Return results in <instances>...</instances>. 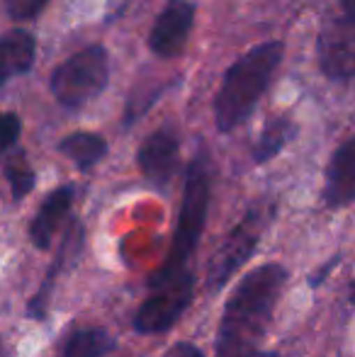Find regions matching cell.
<instances>
[{
    "label": "cell",
    "instance_id": "d6986e66",
    "mask_svg": "<svg viewBox=\"0 0 355 357\" xmlns=\"http://www.w3.org/2000/svg\"><path fill=\"white\" fill-rule=\"evenodd\" d=\"M20 134H22V119L15 112L0 114V155L8 153V151L17 144Z\"/></svg>",
    "mask_w": 355,
    "mask_h": 357
},
{
    "label": "cell",
    "instance_id": "6da1fadb",
    "mask_svg": "<svg viewBox=\"0 0 355 357\" xmlns=\"http://www.w3.org/2000/svg\"><path fill=\"white\" fill-rule=\"evenodd\" d=\"M287 284V270L280 263L258 265L234 287L222 311L214 350L219 357H241L256 353L266 338L275 306Z\"/></svg>",
    "mask_w": 355,
    "mask_h": 357
},
{
    "label": "cell",
    "instance_id": "ba28073f",
    "mask_svg": "<svg viewBox=\"0 0 355 357\" xmlns=\"http://www.w3.org/2000/svg\"><path fill=\"white\" fill-rule=\"evenodd\" d=\"M197 8L190 0H171L153 20L149 32V49L161 59H176L185 49L195 27Z\"/></svg>",
    "mask_w": 355,
    "mask_h": 357
},
{
    "label": "cell",
    "instance_id": "30bf717a",
    "mask_svg": "<svg viewBox=\"0 0 355 357\" xmlns=\"http://www.w3.org/2000/svg\"><path fill=\"white\" fill-rule=\"evenodd\" d=\"M324 202L338 209L355 202V137L333 151L324 175Z\"/></svg>",
    "mask_w": 355,
    "mask_h": 357
},
{
    "label": "cell",
    "instance_id": "277c9868",
    "mask_svg": "<svg viewBox=\"0 0 355 357\" xmlns=\"http://www.w3.org/2000/svg\"><path fill=\"white\" fill-rule=\"evenodd\" d=\"M109 83V54L103 44H93L63 63H59L49 80L54 100L66 109H78L105 93Z\"/></svg>",
    "mask_w": 355,
    "mask_h": 357
},
{
    "label": "cell",
    "instance_id": "ac0fdd59",
    "mask_svg": "<svg viewBox=\"0 0 355 357\" xmlns=\"http://www.w3.org/2000/svg\"><path fill=\"white\" fill-rule=\"evenodd\" d=\"M52 0H3V8L8 13V17L15 20V22H29L37 15H42V10Z\"/></svg>",
    "mask_w": 355,
    "mask_h": 357
},
{
    "label": "cell",
    "instance_id": "5bb4252c",
    "mask_svg": "<svg viewBox=\"0 0 355 357\" xmlns=\"http://www.w3.org/2000/svg\"><path fill=\"white\" fill-rule=\"evenodd\" d=\"M59 151L71 158L78 170H90L107 155V142L95 132H73L59 142Z\"/></svg>",
    "mask_w": 355,
    "mask_h": 357
},
{
    "label": "cell",
    "instance_id": "cb8c5ba5",
    "mask_svg": "<svg viewBox=\"0 0 355 357\" xmlns=\"http://www.w3.org/2000/svg\"><path fill=\"white\" fill-rule=\"evenodd\" d=\"M0 357H5V345H3V340H0Z\"/></svg>",
    "mask_w": 355,
    "mask_h": 357
},
{
    "label": "cell",
    "instance_id": "9a60e30c",
    "mask_svg": "<svg viewBox=\"0 0 355 357\" xmlns=\"http://www.w3.org/2000/svg\"><path fill=\"white\" fill-rule=\"evenodd\" d=\"M114 345V338L105 328H76L66 335L56 357H105Z\"/></svg>",
    "mask_w": 355,
    "mask_h": 357
},
{
    "label": "cell",
    "instance_id": "7402d4cb",
    "mask_svg": "<svg viewBox=\"0 0 355 357\" xmlns=\"http://www.w3.org/2000/svg\"><path fill=\"white\" fill-rule=\"evenodd\" d=\"M341 10H343V17L355 22V0H341Z\"/></svg>",
    "mask_w": 355,
    "mask_h": 357
},
{
    "label": "cell",
    "instance_id": "e0dca14e",
    "mask_svg": "<svg viewBox=\"0 0 355 357\" xmlns=\"http://www.w3.org/2000/svg\"><path fill=\"white\" fill-rule=\"evenodd\" d=\"M3 173H5V180H8L10 190H13V199H24L34 190V183H37L34 170H32V165H29L27 155L20 153V151L10 155Z\"/></svg>",
    "mask_w": 355,
    "mask_h": 357
},
{
    "label": "cell",
    "instance_id": "9c48e42d",
    "mask_svg": "<svg viewBox=\"0 0 355 357\" xmlns=\"http://www.w3.org/2000/svg\"><path fill=\"white\" fill-rule=\"evenodd\" d=\"M178 160H180V142H178V134L171 127L156 129L151 137H146V142L139 146V153H137L139 170L156 188H168L171 185V180L176 178Z\"/></svg>",
    "mask_w": 355,
    "mask_h": 357
},
{
    "label": "cell",
    "instance_id": "52a82bcc",
    "mask_svg": "<svg viewBox=\"0 0 355 357\" xmlns=\"http://www.w3.org/2000/svg\"><path fill=\"white\" fill-rule=\"evenodd\" d=\"M317 56L328 80L343 83L355 78V22L343 15L328 20L319 32Z\"/></svg>",
    "mask_w": 355,
    "mask_h": 357
},
{
    "label": "cell",
    "instance_id": "603a6c76",
    "mask_svg": "<svg viewBox=\"0 0 355 357\" xmlns=\"http://www.w3.org/2000/svg\"><path fill=\"white\" fill-rule=\"evenodd\" d=\"M241 357H278V355H273V353H248V355H241Z\"/></svg>",
    "mask_w": 355,
    "mask_h": 357
},
{
    "label": "cell",
    "instance_id": "2e32d148",
    "mask_svg": "<svg viewBox=\"0 0 355 357\" xmlns=\"http://www.w3.org/2000/svg\"><path fill=\"white\" fill-rule=\"evenodd\" d=\"M294 134H297V127H294V122L289 117L268 119L256 146H253V160H256L258 165L268 163L270 158H275L285 146L292 142Z\"/></svg>",
    "mask_w": 355,
    "mask_h": 357
},
{
    "label": "cell",
    "instance_id": "7a4b0ae2",
    "mask_svg": "<svg viewBox=\"0 0 355 357\" xmlns=\"http://www.w3.org/2000/svg\"><path fill=\"white\" fill-rule=\"evenodd\" d=\"M282 56L285 44L273 39L251 47L229 66L214 98V124L219 132H234L256 112V105L268 93Z\"/></svg>",
    "mask_w": 355,
    "mask_h": 357
},
{
    "label": "cell",
    "instance_id": "3957f363",
    "mask_svg": "<svg viewBox=\"0 0 355 357\" xmlns=\"http://www.w3.org/2000/svg\"><path fill=\"white\" fill-rule=\"evenodd\" d=\"M209 199H212V168H209L207 155H195L185 173V190L180 199V212L173 231L171 250L163 260L161 270L156 275L161 278H180V275L192 273L190 260L197 250L202 238L204 224L209 214Z\"/></svg>",
    "mask_w": 355,
    "mask_h": 357
},
{
    "label": "cell",
    "instance_id": "5b68a950",
    "mask_svg": "<svg viewBox=\"0 0 355 357\" xmlns=\"http://www.w3.org/2000/svg\"><path fill=\"white\" fill-rule=\"evenodd\" d=\"M275 216V202L273 199H258L248 207V212L241 216L236 226L232 229V234L227 236V241L222 243V248L214 253L212 263L207 270V289L219 291L239 270L246 265V260L253 255V250L258 248L263 234L268 231L270 221Z\"/></svg>",
    "mask_w": 355,
    "mask_h": 357
},
{
    "label": "cell",
    "instance_id": "4fadbf2b",
    "mask_svg": "<svg viewBox=\"0 0 355 357\" xmlns=\"http://www.w3.org/2000/svg\"><path fill=\"white\" fill-rule=\"evenodd\" d=\"M81 243H83V226L76 221V224L71 226V231H68L66 241H63L61 253L56 255L54 265L49 268V273H47V278H44L42 287H39V291L34 294V299L29 301V314H32V319H44V316H47V304H49V299H52V287H54V282H56L59 270H63V265H66L68 258L78 255Z\"/></svg>",
    "mask_w": 355,
    "mask_h": 357
},
{
    "label": "cell",
    "instance_id": "ffe728a7",
    "mask_svg": "<svg viewBox=\"0 0 355 357\" xmlns=\"http://www.w3.org/2000/svg\"><path fill=\"white\" fill-rule=\"evenodd\" d=\"M163 357H204V355H202V350L195 348L192 343H176L166 350Z\"/></svg>",
    "mask_w": 355,
    "mask_h": 357
},
{
    "label": "cell",
    "instance_id": "8fae6325",
    "mask_svg": "<svg viewBox=\"0 0 355 357\" xmlns=\"http://www.w3.org/2000/svg\"><path fill=\"white\" fill-rule=\"evenodd\" d=\"M73 199H76V188L73 185H61L54 192H49L47 199L39 204L32 226H29V238L39 250H47L54 243L61 224L71 214Z\"/></svg>",
    "mask_w": 355,
    "mask_h": 357
},
{
    "label": "cell",
    "instance_id": "44dd1931",
    "mask_svg": "<svg viewBox=\"0 0 355 357\" xmlns=\"http://www.w3.org/2000/svg\"><path fill=\"white\" fill-rule=\"evenodd\" d=\"M129 0H107V10H105V22H114L117 17H122L124 10H127Z\"/></svg>",
    "mask_w": 355,
    "mask_h": 357
},
{
    "label": "cell",
    "instance_id": "8992f818",
    "mask_svg": "<svg viewBox=\"0 0 355 357\" xmlns=\"http://www.w3.org/2000/svg\"><path fill=\"white\" fill-rule=\"evenodd\" d=\"M195 296V275L161 278L153 275L149 294L134 314V331L142 335H158L171 331L188 311Z\"/></svg>",
    "mask_w": 355,
    "mask_h": 357
},
{
    "label": "cell",
    "instance_id": "7c38bea8",
    "mask_svg": "<svg viewBox=\"0 0 355 357\" xmlns=\"http://www.w3.org/2000/svg\"><path fill=\"white\" fill-rule=\"evenodd\" d=\"M37 59V39L27 29L0 34V88L17 75L29 73Z\"/></svg>",
    "mask_w": 355,
    "mask_h": 357
}]
</instances>
